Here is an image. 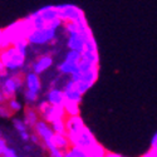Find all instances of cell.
<instances>
[{
    "mask_svg": "<svg viewBox=\"0 0 157 157\" xmlns=\"http://www.w3.org/2000/svg\"><path fill=\"white\" fill-rule=\"evenodd\" d=\"M107 157H124V156H122L120 153H114V152H108L107 151Z\"/></svg>",
    "mask_w": 157,
    "mask_h": 157,
    "instance_id": "obj_38",
    "label": "cell"
},
{
    "mask_svg": "<svg viewBox=\"0 0 157 157\" xmlns=\"http://www.w3.org/2000/svg\"><path fill=\"white\" fill-rule=\"evenodd\" d=\"M141 157H153V155H152V153H151L150 151H147V152H146L145 155H142Z\"/></svg>",
    "mask_w": 157,
    "mask_h": 157,
    "instance_id": "obj_40",
    "label": "cell"
},
{
    "mask_svg": "<svg viewBox=\"0 0 157 157\" xmlns=\"http://www.w3.org/2000/svg\"><path fill=\"white\" fill-rule=\"evenodd\" d=\"M52 65H53V57L48 56V54H43L36 58V60L32 65V68H33L34 73L40 74V73L45 72L47 69H49Z\"/></svg>",
    "mask_w": 157,
    "mask_h": 157,
    "instance_id": "obj_13",
    "label": "cell"
},
{
    "mask_svg": "<svg viewBox=\"0 0 157 157\" xmlns=\"http://www.w3.org/2000/svg\"><path fill=\"white\" fill-rule=\"evenodd\" d=\"M63 25H64V30L67 32L68 34L78 33V32L81 30V24L79 23H75V21H64Z\"/></svg>",
    "mask_w": 157,
    "mask_h": 157,
    "instance_id": "obj_26",
    "label": "cell"
},
{
    "mask_svg": "<svg viewBox=\"0 0 157 157\" xmlns=\"http://www.w3.org/2000/svg\"><path fill=\"white\" fill-rule=\"evenodd\" d=\"M98 73H99V65L93 67L86 72H77L71 75V81L72 82H83L88 84L89 87H92L96 81L98 79Z\"/></svg>",
    "mask_w": 157,
    "mask_h": 157,
    "instance_id": "obj_9",
    "label": "cell"
},
{
    "mask_svg": "<svg viewBox=\"0 0 157 157\" xmlns=\"http://www.w3.org/2000/svg\"><path fill=\"white\" fill-rule=\"evenodd\" d=\"M65 127H67V132L68 133H75V132H79L82 128L86 127L84 121L82 117L78 114V116H67L65 117Z\"/></svg>",
    "mask_w": 157,
    "mask_h": 157,
    "instance_id": "obj_12",
    "label": "cell"
},
{
    "mask_svg": "<svg viewBox=\"0 0 157 157\" xmlns=\"http://www.w3.org/2000/svg\"><path fill=\"white\" fill-rule=\"evenodd\" d=\"M63 157H87L86 150L77 147V146H71L68 150L64 151Z\"/></svg>",
    "mask_w": 157,
    "mask_h": 157,
    "instance_id": "obj_21",
    "label": "cell"
},
{
    "mask_svg": "<svg viewBox=\"0 0 157 157\" xmlns=\"http://www.w3.org/2000/svg\"><path fill=\"white\" fill-rule=\"evenodd\" d=\"M63 93H64L65 101H68V102H75V103H79L81 104L82 98H83V94L75 88L74 83L71 79L67 83H65V86L63 88Z\"/></svg>",
    "mask_w": 157,
    "mask_h": 157,
    "instance_id": "obj_11",
    "label": "cell"
},
{
    "mask_svg": "<svg viewBox=\"0 0 157 157\" xmlns=\"http://www.w3.org/2000/svg\"><path fill=\"white\" fill-rule=\"evenodd\" d=\"M38 13L42 15V18L44 19L45 24L49 23V21H52V20H54V19H57V18H59L58 17V10L53 5L43 6V8H40V9L38 10Z\"/></svg>",
    "mask_w": 157,
    "mask_h": 157,
    "instance_id": "obj_16",
    "label": "cell"
},
{
    "mask_svg": "<svg viewBox=\"0 0 157 157\" xmlns=\"http://www.w3.org/2000/svg\"><path fill=\"white\" fill-rule=\"evenodd\" d=\"M56 8L58 10V17L62 19L63 23L64 21H75L79 24L87 23L83 10L73 4H60V5H56Z\"/></svg>",
    "mask_w": 157,
    "mask_h": 157,
    "instance_id": "obj_3",
    "label": "cell"
},
{
    "mask_svg": "<svg viewBox=\"0 0 157 157\" xmlns=\"http://www.w3.org/2000/svg\"><path fill=\"white\" fill-rule=\"evenodd\" d=\"M28 19H29V21H30V24H32L33 30H34V29H40V28H44V27H45V21H44V19L42 18V15L39 14L38 11H35V13H33V14H30V15L28 17Z\"/></svg>",
    "mask_w": 157,
    "mask_h": 157,
    "instance_id": "obj_19",
    "label": "cell"
},
{
    "mask_svg": "<svg viewBox=\"0 0 157 157\" xmlns=\"http://www.w3.org/2000/svg\"><path fill=\"white\" fill-rule=\"evenodd\" d=\"M6 97L4 96V93H3V90L0 89V103H6Z\"/></svg>",
    "mask_w": 157,
    "mask_h": 157,
    "instance_id": "obj_37",
    "label": "cell"
},
{
    "mask_svg": "<svg viewBox=\"0 0 157 157\" xmlns=\"http://www.w3.org/2000/svg\"><path fill=\"white\" fill-rule=\"evenodd\" d=\"M4 71H6V69L4 68V64L2 63V60H0V73H3Z\"/></svg>",
    "mask_w": 157,
    "mask_h": 157,
    "instance_id": "obj_41",
    "label": "cell"
},
{
    "mask_svg": "<svg viewBox=\"0 0 157 157\" xmlns=\"http://www.w3.org/2000/svg\"><path fill=\"white\" fill-rule=\"evenodd\" d=\"M5 47V42H4V34H3V30L0 29V49H3Z\"/></svg>",
    "mask_w": 157,
    "mask_h": 157,
    "instance_id": "obj_35",
    "label": "cell"
},
{
    "mask_svg": "<svg viewBox=\"0 0 157 157\" xmlns=\"http://www.w3.org/2000/svg\"><path fill=\"white\" fill-rule=\"evenodd\" d=\"M104 157H107V155H106V156H104Z\"/></svg>",
    "mask_w": 157,
    "mask_h": 157,
    "instance_id": "obj_42",
    "label": "cell"
},
{
    "mask_svg": "<svg viewBox=\"0 0 157 157\" xmlns=\"http://www.w3.org/2000/svg\"><path fill=\"white\" fill-rule=\"evenodd\" d=\"M93 35L90 28H87L83 32H78V33H73L68 35V40H67V45L69 48V50H75V52H79L82 54V52L84 50V44L87 38Z\"/></svg>",
    "mask_w": 157,
    "mask_h": 157,
    "instance_id": "obj_8",
    "label": "cell"
},
{
    "mask_svg": "<svg viewBox=\"0 0 157 157\" xmlns=\"http://www.w3.org/2000/svg\"><path fill=\"white\" fill-rule=\"evenodd\" d=\"M50 127L53 129L54 133H58V135H67V127H65V122L64 120H59V121H56L53 123H50Z\"/></svg>",
    "mask_w": 157,
    "mask_h": 157,
    "instance_id": "obj_24",
    "label": "cell"
},
{
    "mask_svg": "<svg viewBox=\"0 0 157 157\" xmlns=\"http://www.w3.org/2000/svg\"><path fill=\"white\" fill-rule=\"evenodd\" d=\"M13 123H14V127H15V129L18 131L19 133H20V132H24V131H28V127H27V124L24 123L23 120L14 118V120H13Z\"/></svg>",
    "mask_w": 157,
    "mask_h": 157,
    "instance_id": "obj_28",
    "label": "cell"
},
{
    "mask_svg": "<svg viewBox=\"0 0 157 157\" xmlns=\"http://www.w3.org/2000/svg\"><path fill=\"white\" fill-rule=\"evenodd\" d=\"M148 151L153 155V157H157V147H151Z\"/></svg>",
    "mask_w": 157,
    "mask_h": 157,
    "instance_id": "obj_39",
    "label": "cell"
},
{
    "mask_svg": "<svg viewBox=\"0 0 157 157\" xmlns=\"http://www.w3.org/2000/svg\"><path fill=\"white\" fill-rule=\"evenodd\" d=\"M23 83H24V78H23L21 73H15L13 75H8L4 79L3 84H0L6 99L14 97L18 90L23 87Z\"/></svg>",
    "mask_w": 157,
    "mask_h": 157,
    "instance_id": "obj_7",
    "label": "cell"
},
{
    "mask_svg": "<svg viewBox=\"0 0 157 157\" xmlns=\"http://www.w3.org/2000/svg\"><path fill=\"white\" fill-rule=\"evenodd\" d=\"M3 157H19L17 151L14 148H10V147H6L4 153H3Z\"/></svg>",
    "mask_w": 157,
    "mask_h": 157,
    "instance_id": "obj_31",
    "label": "cell"
},
{
    "mask_svg": "<svg viewBox=\"0 0 157 157\" xmlns=\"http://www.w3.org/2000/svg\"><path fill=\"white\" fill-rule=\"evenodd\" d=\"M9 114H11L6 107L5 103H0V116L2 117H9Z\"/></svg>",
    "mask_w": 157,
    "mask_h": 157,
    "instance_id": "obj_32",
    "label": "cell"
},
{
    "mask_svg": "<svg viewBox=\"0 0 157 157\" xmlns=\"http://www.w3.org/2000/svg\"><path fill=\"white\" fill-rule=\"evenodd\" d=\"M47 101L53 104V106H64L65 103V97L63 93V89L59 88H50L47 93Z\"/></svg>",
    "mask_w": 157,
    "mask_h": 157,
    "instance_id": "obj_14",
    "label": "cell"
},
{
    "mask_svg": "<svg viewBox=\"0 0 157 157\" xmlns=\"http://www.w3.org/2000/svg\"><path fill=\"white\" fill-rule=\"evenodd\" d=\"M67 137H68L72 146H77V147H81L84 150H87L88 147L97 143L94 135L92 133V131H90L87 126L84 128H82L79 132H75V133H68L67 132Z\"/></svg>",
    "mask_w": 157,
    "mask_h": 157,
    "instance_id": "obj_4",
    "label": "cell"
},
{
    "mask_svg": "<svg viewBox=\"0 0 157 157\" xmlns=\"http://www.w3.org/2000/svg\"><path fill=\"white\" fill-rule=\"evenodd\" d=\"M48 152H49L50 157H63V155H64V151H62V150L57 148L56 146H53L52 148H49V150H48Z\"/></svg>",
    "mask_w": 157,
    "mask_h": 157,
    "instance_id": "obj_30",
    "label": "cell"
},
{
    "mask_svg": "<svg viewBox=\"0 0 157 157\" xmlns=\"http://www.w3.org/2000/svg\"><path fill=\"white\" fill-rule=\"evenodd\" d=\"M39 120H40V116H39L36 108H33L32 106H27L24 108V123L27 124V127L33 129Z\"/></svg>",
    "mask_w": 157,
    "mask_h": 157,
    "instance_id": "obj_15",
    "label": "cell"
},
{
    "mask_svg": "<svg viewBox=\"0 0 157 157\" xmlns=\"http://www.w3.org/2000/svg\"><path fill=\"white\" fill-rule=\"evenodd\" d=\"M151 147H157V132L153 135V137L151 140Z\"/></svg>",
    "mask_w": 157,
    "mask_h": 157,
    "instance_id": "obj_36",
    "label": "cell"
},
{
    "mask_svg": "<svg viewBox=\"0 0 157 157\" xmlns=\"http://www.w3.org/2000/svg\"><path fill=\"white\" fill-rule=\"evenodd\" d=\"M5 104H6V107H8V109H9L10 113H17V112H19L21 109V103L18 99H15L14 97L9 98Z\"/></svg>",
    "mask_w": 157,
    "mask_h": 157,
    "instance_id": "obj_25",
    "label": "cell"
},
{
    "mask_svg": "<svg viewBox=\"0 0 157 157\" xmlns=\"http://www.w3.org/2000/svg\"><path fill=\"white\" fill-rule=\"evenodd\" d=\"M33 132L39 137L42 142V146H44L45 150H49L54 146L53 143V136H54V132L52 129L50 124L48 122H45L44 120H39L35 126L33 127Z\"/></svg>",
    "mask_w": 157,
    "mask_h": 157,
    "instance_id": "obj_5",
    "label": "cell"
},
{
    "mask_svg": "<svg viewBox=\"0 0 157 157\" xmlns=\"http://www.w3.org/2000/svg\"><path fill=\"white\" fill-rule=\"evenodd\" d=\"M63 108H64L65 114H67V116H78V114H81V107H79V103L65 101Z\"/></svg>",
    "mask_w": 157,
    "mask_h": 157,
    "instance_id": "obj_20",
    "label": "cell"
},
{
    "mask_svg": "<svg viewBox=\"0 0 157 157\" xmlns=\"http://www.w3.org/2000/svg\"><path fill=\"white\" fill-rule=\"evenodd\" d=\"M56 34H57V30L44 27L40 29L32 30L27 36V40L32 45H44V44L53 42V39L56 38Z\"/></svg>",
    "mask_w": 157,
    "mask_h": 157,
    "instance_id": "obj_6",
    "label": "cell"
},
{
    "mask_svg": "<svg viewBox=\"0 0 157 157\" xmlns=\"http://www.w3.org/2000/svg\"><path fill=\"white\" fill-rule=\"evenodd\" d=\"M6 147H8L6 141L2 136H0V157H3V153H4V151H5Z\"/></svg>",
    "mask_w": 157,
    "mask_h": 157,
    "instance_id": "obj_33",
    "label": "cell"
},
{
    "mask_svg": "<svg viewBox=\"0 0 157 157\" xmlns=\"http://www.w3.org/2000/svg\"><path fill=\"white\" fill-rule=\"evenodd\" d=\"M38 97H39L38 93H34V92H32V90L25 89V92H24V98H25V101H27L29 104H34V103L38 101Z\"/></svg>",
    "mask_w": 157,
    "mask_h": 157,
    "instance_id": "obj_27",
    "label": "cell"
},
{
    "mask_svg": "<svg viewBox=\"0 0 157 157\" xmlns=\"http://www.w3.org/2000/svg\"><path fill=\"white\" fill-rule=\"evenodd\" d=\"M13 47H14L19 53L21 54V56H24V57H27V54H28V48H29V42L27 40V39H19V40H17V42H14L11 44Z\"/></svg>",
    "mask_w": 157,
    "mask_h": 157,
    "instance_id": "obj_23",
    "label": "cell"
},
{
    "mask_svg": "<svg viewBox=\"0 0 157 157\" xmlns=\"http://www.w3.org/2000/svg\"><path fill=\"white\" fill-rule=\"evenodd\" d=\"M0 60L8 72H18L25 64V57L21 56L13 45L0 49Z\"/></svg>",
    "mask_w": 157,
    "mask_h": 157,
    "instance_id": "obj_1",
    "label": "cell"
},
{
    "mask_svg": "<svg viewBox=\"0 0 157 157\" xmlns=\"http://www.w3.org/2000/svg\"><path fill=\"white\" fill-rule=\"evenodd\" d=\"M82 59V54L79 53V52H75V50H69L67 56H65L64 58V62L68 63V64H72V65H78L79 64Z\"/></svg>",
    "mask_w": 157,
    "mask_h": 157,
    "instance_id": "obj_22",
    "label": "cell"
},
{
    "mask_svg": "<svg viewBox=\"0 0 157 157\" xmlns=\"http://www.w3.org/2000/svg\"><path fill=\"white\" fill-rule=\"evenodd\" d=\"M86 153H87V157H104L107 155V150L104 148L101 143H96V145L90 146L86 150Z\"/></svg>",
    "mask_w": 157,
    "mask_h": 157,
    "instance_id": "obj_18",
    "label": "cell"
},
{
    "mask_svg": "<svg viewBox=\"0 0 157 157\" xmlns=\"http://www.w3.org/2000/svg\"><path fill=\"white\" fill-rule=\"evenodd\" d=\"M24 84L28 90H32L34 93H40L42 90V81L39 78V74L32 72H28L24 77Z\"/></svg>",
    "mask_w": 157,
    "mask_h": 157,
    "instance_id": "obj_10",
    "label": "cell"
},
{
    "mask_svg": "<svg viewBox=\"0 0 157 157\" xmlns=\"http://www.w3.org/2000/svg\"><path fill=\"white\" fill-rule=\"evenodd\" d=\"M30 140L34 142V143H36V145H42V142H40V140H39V137L33 132L32 135H30Z\"/></svg>",
    "mask_w": 157,
    "mask_h": 157,
    "instance_id": "obj_34",
    "label": "cell"
},
{
    "mask_svg": "<svg viewBox=\"0 0 157 157\" xmlns=\"http://www.w3.org/2000/svg\"><path fill=\"white\" fill-rule=\"evenodd\" d=\"M0 84H2V83H0Z\"/></svg>",
    "mask_w": 157,
    "mask_h": 157,
    "instance_id": "obj_43",
    "label": "cell"
},
{
    "mask_svg": "<svg viewBox=\"0 0 157 157\" xmlns=\"http://www.w3.org/2000/svg\"><path fill=\"white\" fill-rule=\"evenodd\" d=\"M62 25H63L62 19H60V18H57V19H54V20H52V21L47 23V24H45V27H48V28H52V29L57 30L58 28H60V27H62Z\"/></svg>",
    "mask_w": 157,
    "mask_h": 157,
    "instance_id": "obj_29",
    "label": "cell"
},
{
    "mask_svg": "<svg viewBox=\"0 0 157 157\" xmlns=\"http://www.w3.org/2000/svg\"><path fill=\"white\" fill-rule=\"evenodd\" d=\"M53 143H54V146L62 151H65V150H68L72 145H71V142L67 137V135H58V133H54L53 136Z\"/></svg>",
    "mask_w": 157,
    "mask_h": 157,
    "instance_id": "obj_17",
    "label": "cell"
},
{
    "mask_svg": "<svg viewBox=\"0 0 157 157\" xmlns=\"http://www.w3.org/2000/svg\"><path fill=\"white\" fill-rule=\"evenodd\" d=\"M36 111H38L39 116H40V118L44 120L45 122H48L49 124L56 121H59V120H65V117H67L65 111L62 106H53V104H50L48 101L39 102Z\"/></svg>",
    "mask_w": 157,
    "mask_h": 157,
    "instance_id": "obj_2",
    "label": "cell"
}]
</instances>
